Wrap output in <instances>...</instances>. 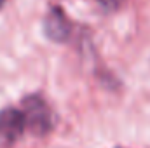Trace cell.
Listing matches in <instances>:
<instances>
[{
	"mask_svg": "<svg viewBox=\"0 0 150 148\" xmlns=\"http://www.w3.org/2000/svg\"><path fill=\"white\" fill-rule=\"evenodd\" d=\"M101 4H105V5H115L117 0H101Z\"/></svg>",
	"mask_w": 150,
	"mask_h": 148,
	"instance_id": "4",
	"label": "cell"
},
{
	"mask_svg": "<svg viewBox=\"0 0 150 148\" xmlns=\"http://www.w3.org/2000/svg\"><path fill=\"white\" fill-rule=\"evenodd\" d=\"M21 105L26 129H30L33 134H45L52 129V113L42 96L30 94L23 99Z\"/></svg>",
	"mask_w": 150,
	"mask_h": 148,
	"instance_id": "1",
	"label": "cell"
},
{
	"mask_svg": "<svg viewBox=\"0 0 150 148\" xmlns=\"http://www.w3.org/2000/svg\"><path fill=\"white\" fill-rule=\"evenodd\" d=\"M26 122L25 115L19 108L7 106L0 110V143L2 145H14L25 132Z\"/></svg>",
	"mask_w": 150,
	"mask_h": 148,
	"instance_id": "2",
	"label": "cell"
},
{
	"mask_svg": "<svg viewBox=\"0 0 150 148\" xmlns=\"http://www.w3.org/2000/svg\"><path fill=\"white\" fill-rule=\"evenodd\" d=\"M4 2H5V0H0V9H2V5H4Z\"/></svg>",
	"mask_w": 150,
	"mask_h": 148,
	"instance_id": "5",
	"label": "cell"
},
{
	"mask_svg": "<svg viewBox=\"0 0 150 148\" xmlns=\"http://www.w3.org/2000/svg\"><path fill=\"white\" fill-rule=\"evenodd\" d=\"M44 33L54 42H65L70 37V21L63 12V9H59L58 5L49 9L44 19Z\"/></svg>",
	"mask_w": 150,
	"mask_h": 148,
	"instance_id": "3",
	"label": "cell"
}]
</instances>
